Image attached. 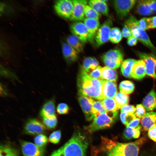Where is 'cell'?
I'll use <instances>...</instances> for the list:
<instances>
[{"label":"cell","mask_w":156,"mask_h":156,"mask_svg":"<svg viewBox=\"0 0 156 156\" xmlns=\"http://www.w3.org/2000/svg\"><path fill=\"white\" fill-rule=\"evenodd\" d=\"M125 23L130 28L133 36L153 52H156L155 47L151 42L145 31L139 27L138 21L134 16H130L125 21Z\"/></svg>","instance_id":"cell-5"},{"label":"cell","mask_w":156,"mask_h":156,"mask_svg":"<svg viewBox=\"0 0 156 156\" xmlns=\"http://www.w3.org/2000/svg\"><path fill=\"white\" fill-rule=\"evenodd\" d=\"M137 1L135 0L113 1V6L118 16L120 18L126 16L136 4Z\"/></svg>","instance_id":"cell-7"},{"label":"cell","mask_w":156,"mask_h":156,"mask_svg":"<svg viewBox=\"0 0 156 156\" xmlns=\"http://www.w3.org/2000/svg\"><path fill=\"white\" fill-rule=\"evenodd\" d=\"M61 137V132L59 130L55 131L51 133L49 138V141L53 144L58 143Z\"/></svg>","instance_id":"cell-39"},{"label":"cell","mask_w":156,"mask_h":156,"mask_svg":"<svg viewBox=\"0 0 156 156\" xmlns=\"http://www.w3.org/2000/svg\"><path fill=\"white\" fill-rule=\"evenodd\" d=\"M106 112L101 101H94L92 107L91 112L94 117Z\"/></svg>","instance_id":"cell-34"},{"label":"cell","mask_w":156,"mask_h":156,"mask_svg":"<svg viewBox=\"0 0 156 156\" xmlns=\"http://www.w3.org/2000/svg\"><path fill=\"white\" fill-rule=\"evenodd\" d=\"M101 101L107 112L118 113V109L114 98H105Z\"/></svg>","instance_id":"cell-29"},{"label":"cell","mask_w":156,"mask_h":156,"mask_svg":"<svg viewBox=\"0 0 156 156\" xmlns=\"http://www.w3.org/2000/svg\"><path fill=\"white\" fill-rule=\"evenodd\" d=\"M54 8L56 12L59 16L64 18L70 19L73 8L72 0L57 1L55 3Z\"/></svg>","instance_id":"cell-9"},{"label":"cell","mask_w":156,"mask_h":156,"mask_svg":"<svg viewBox=\"0 0 156 156\" xmlns=\"http://www.w3.org/2000/svg\"><path fill=\"white\" fill-rule=\"evenodd\" d=\"M84 23L86 26L89 33V40L90 42L94 40L95 36L100 27L99 20L91 18H85Z\"/></svg>","instance_id":"cell-18"},{"label":"cell","mask_w":156,"mask_h":156,"mask_svg":"<svg viewBox=\"0 0 156 156\" xmlns=\"http://www.w3.org/2000/svg\"><path fill=\"white\" fill-rule=\"evenodd\" d=\"M66 41L78 53L83 52L84 44L77 36L73 34L70 35L67 38Z\"/></svg>","instance_id":"cell-25"},{"label":"cell","mask_w":156,"mask_h":156,"mask_svg":"<svg viewBox=\"0 0 156 156\" xmlns=\"http://www.w3.org/2000/svg\"><path fill=\"white\" fill-rule=\"evenodd\" d=\"M99 64V62L95 58L89 57L84 60L82 67L88 73L96 69Z\"/></svg>","instance_id":"cell-27"},{"label":"cell","mask_w":156,"mask_h":156,"mask_svg":"<svg viewBox=\"0 0 156 156\" xmlns=\"http://www.w3.org/2000/svg\"><path fill=\"white\" fill-rule=\"evenodd\" d=\"M2 73H5V74L2 75H7L6 76V77L12 78H13V79H14H14H16V77L14 76V74H12L11 72L8 70L7 69L4 68L3 67H2Z\"/></svg>","instance_id":"cell-52"},{"label":"cell","mask_w":156,"mask_h":156,"mask_svg":"<svg viewBox=\"0 0 156 156\" xmlns=\"http://www.w3.org/2000/svg\"><path fill=\"white\" fill-rule=\"evenodd\" d=\"M123 58L122 52L118 49L110 50L102 57V60L106 66L114 69L120 66Z\"/></svg>","instance_id":"cell-6"},{"label":"cell","mask_w":156,"mask_h":156,"mask_svg":"<svg viewBox=\"0 0 156 156\" xmlns=\"http://www.w3.org/2000/svg\"><path fill=\"white\" fill-rule=\"evenodd\" d=\"M146 74L145 63L141 60L136 61L134 64L130 73L131 77L136 79H140Z\"/></svg>","instance_id":"cell-16"},{"label":"cell","mask_w":156,"mask_h":156,"mask_svg":"<svg viewBox=\"0 0 156 156\" xmlns=\"http://www.w3.org/2000/svg\"><path fill=\"white\" fill-rule=\"evenodd\" d=\"M118 113L106 112L96 116L92 123L85 127L90 133L110 127L117 118Z\"/></svg>","instance_id":"cell-4"},{"label":"cell","mask_w":156,"mask_h":156,"mask_svg":"<svg viewBox=\"0 0 156 156\" xmlns=\"http://www.w3.org/2000/svg\"><path fill=\"white\" fill-rule=\"evenodd\" d=\"M138 40L133 36L132 35L128 38L127 40V44L130 46H132L135 45L137 43Z\"/></svg>","instance_id":"cell-51"},{"label":"cell","mask_w":156,"mask_h":156,"mask_svg":"<svg viewBox=\"0 0 156 156\" xmlns=\"http://www.w3.org/2000/svg\"><path fill=\"white\" fill-rule=\"evenodd\" d=\"M5 146L6 156H19L18 151L15 148L9 146Z\"/></svg>","instance_id":"cell-43"},{"label":"cell","mask_w":156,"mask_h":156,"mask_svg":"<svg viewBox=\"0 0 156 156\" xmlns=\"http://www.w3.org/2000/svg\"><path fill=\"white\" fill-rule=\"evenodd\" d=\"M152 14L156 12V0H147Z\"/></svg>","instance_id":"cell-49"},{"label":"cell","mask_w":156,"mask_h":156,"mask_svg":"<svg viewBox=\"0 0 156 156\" xmlns=\"http://www.w3.org/2000/svg\"><path fill=\"white\" fill-rule=\"evenodd\" d=\"M149 29L156 28V16L148 18Z\"/></svg>","instance_id":"cell-50"},{"label":"cell","mask_w":156,"mask_h":156,"mask_svg":"<svg viewBox=\"0 0 156 156\" xmlns=\"http://www.w3.org/2000/svg\"><path fill=\"white\" fill-rule=\"evenodd\" d=\"M136 111V108L132 105H126L122 107L120 109L121 112H125L128 113L135 114Z\"/></svg>","instance_id":"cell-46"},{"label":"cell","mask_w":156,"mask_h":156,"mask_svg":"<svg viewBox=\"0 0 156 156\" xmlns=\"http://www.w3.org/2000/svg\"><path fill=\"white\" fill-rule=\"evenodd\" d=\"M138 54L145 63L146 74L156 79V56L152 54L142 52Z\"/></svg>","instance_id":"cell-10"},{"label":"cell","mask_w":156,"mask_h":156,"mask_svg":"<svg viewBox=\"0 0 156 156\" xmlns=\"http://www.w3.org/2000/svg\"><path fill=\"white\" fill-rule=\"evenodd\" d=\"M87 140L77 132L64 145L54 152L51 156H84L88 146Z\"/></svg>","instance_id":"cell-2"},{"label":"cell","mask_w":156,"mask_h":156,"mask_svg":"<svg viewBox=\"0 0 156 156\" xmlns=\"http://www.w3.org/2000/svg\"><path fill=\"white\" fill-rule=\"evenodd\" d=\"M77 84L79 94L100 101L103 99L102 79L91 77L82 66L78 74Z\"/></svg>","instance_id":"cell-1"},{"label":"cell","mask_w":156,"mask_h":156,"mask_svg":"<svg viewBox=\"0 0 156 156\" xmlns=\"http://www.w3.org/2000/svg\"><path fill=\"white\" fill-rule=\"evenodd\" d=\"M69 110L68 105L65 103H61L58 105L57 107V112L60 114H67Z\"/></svg>","instance_id":"cell-41"},{"label":"cell","mask_w":156,"mask_h":156,"mask_svg":"<svg viewBox=\"0 0 156 156\" xmlns=\"http://www.w3.org/2000/svg\"><path fill=\"white\" fill-rule=\"evenodd\" d=\"M62 51L65 59L68 62H74L78 59L79 53L67 43H62Z\"/></svg>","instance_id":"cell-19"},{"label":"cell","mask_w":156,"mask_h":156,"mask_svg":"<svg viewBox=\"0 0 156 156\" xmlns=\"http://www.w3.org/2000/svg\"><path fill=\"white\" fill-rule=\"evenodd\" d=\"M142 103L147 111H151L156 109V93L154 90L150 92L144 99Z\"/></svg>","instance_id":"cell-22"},{"label":"cell","mask_w":156,"mask_h":156,"mask_svg":"<svg viewBox=\"0 0 156 156\" xmlns=\"http://www.w3.org/2000/svg\"><path fill=\"white\" fill-rule=\"evenodd\" d=\"M121 33L122 36L126 38H128L132 35L130 28L125 23Z\"/></svg>","instance_id":"cell-47"},{"label":"cell","mask_w":156,"mask_h":156,"mask_svg":"<svg viewBox=\"0 0 156 156\" xmlns=\"http://www.w3.org/2000/svg\"><path fill=\"white\" fill-rule=\"evenodd\" d=\"M106 141L105 149L108 156H138V143L116 142L112 140Z\"/></svg>","instance_id":"cell-3"},{"label":"cell","mask_w":156,"mask_h":156,"mask_svg":"<svg viewBox=\"0 0 156 156\" xmlns=\"http://www.w3.org/2000/svg\"><path fill=\"white\" fill-rule=\"evenodd\" d=\"M46 126L39 121L34 118L29 119L24 127V131L27 134L31 135L42 134L46 130Z\"/></svg>","instance_id":"cell-14"},{"label":"cell","mask_w":156,"mask_h":156,"mask_svg":"<svg viewBox=\"0 0 156 156\" xmlns=\"http://www.w3.org/2000/svg\"><path fill=\"white\" fill-rule=\"evenodd\" d=\"M118 75L115 69L107 66L102 67L101 71V79L116 82Z\"/></svg>","instance_id":"cell-24"},{"label":"cell","mask_w":156,"mask_h":156,"mask_svg":"<svg viewBox=\"0 0 156 156\" xmlns=\"http://www.w3.org/2000/svg\"><path fill=\"white\" fill-rule=\"evenodd\" d=\"M140 129L126 127L123 132L124 136L127 140L137 138L140 136Z\"/></svg>","instance_id":"cell-32"},{"label":"cell","mask_w":156,"mask_h":156,"mask_svg":"<svg viewBox=\"0 0 156 156\" xmlns=\"http://www.w3.org/2000/svg\"><path fill=\"white\" fill-rule=\"evenodd\" d=\"M136 61L133 59H129L125 60L122 63L121 70L122 75L127 78H131L130 73L132 66Z\"/></svg>","instance_id":"cell-28"},{"label":"cell","mask_w":156,"mask_h":156,"mask_svg":"<svg viewBox=\"0 0 156 156\" xmlns=\"http://www.w3.org/2000/svg\"><path fill=\"white\" fill-rule=\"evenodd\" d=\"M146 110L142 104L137 105L136 107L135 114L136 116L139 118H142L146 115Z\"/></svg>","instance_id":"cell-40"},{"label":"cell","mask_w":156,"mask_h":156,"mask_svg":"<svg viewBox=\"0 0 156 156\" xmlns=\"http://www.w3.org/2000/svg\"><path fill=\"white\" fill-rule=\"evenodd\" d=\"M0 94L3 96H7L8 94V92L6 88L4 86L1 85V83L0 85Z\"/></svg>","instance_id":"cell-53"},{"label":"cell","mask_w":156,"mask_h":156,"mask_svg":"<svg viewBox=\"0 0 156 156\" xmlns=\"http://www.w3.org/2000/svg\"><path fill=\"white\" fill-rule=\"evenodd\" d=\"M43 124L50 129L54 128L57 123V119L56 116H53L45 117L42 118Z\"/></svg>","instance_id":"cell-36"},{"label":"cell","mask_w":156,"mask_h":156,"mask_svg":"<svg viewBox=\"0 0 156 156\" xmlns=\"http://www.w3.org/2000/svg\"><path fill=\"white\" fill-rule=\"evenodd\" d=\"M114 98L118 109L127 105L129 101V96L121 92L117 93Z\"/></svg>","instance_id":"cell-31"},{"label":"cell","mask_w":156,"mask_h":156,"mask_svg":"<svg viewBox=\"0 0 156 156\" xmlns=\"http://www.w3.org/2000/svg\"><path fill=\"white\" fill-rule=\"evenodd\" d=\"M122 35L120 29L117 27H113L111 29L109 40L113 43L119 42L122 40Z\"/></svg>","instance_id":"cell-33"},{"label":"cell","mask_w":156,"mask_h":156,"mask_svg":"<svg viewBox=\"0 0 156 156\" xmlns=\"http://www.w3.org/2000/svg\"><path fill=\"white\" fill-rule=\"evenodd\" d=\"M55 105L53 99L45 102L42 106L40 112V116L42 118L55 116Z\"/></svg>","instance_id":"cell-21"},{"label":"cell","mask_w":156,"mask_h":156,"mask_svg":"<svg viewBox=\"0 0 156 156\" xmlns=\"http://www.w3.org/2000/svg\"><path fill=\"white\" fill-rule=\"evenodd\" d=\"M134 88L133 83L131 81L128 80L122 81L119 86L120 92L126 94L132 93L133 91Z\"/></svg>","instance_id":"cell-30"},{"label":"cell","mask_w":156,"mask_h":156,"mask_svg":"<svg viewBox=\"0 0 156 156\" xmlns=\"http://www.w3.org/2000/svg\"><path fill=\"white\" fill-rule=\"evenodd\" d=\"M78 100L86 119L90 121L94 118L91 109L94 101L90 97L79 93Z\"/></svg>","instance_id":"cell-15"},{"label":"cell","mask_w":156,"mask_h":156,"mask_svg":"<svg viewBox=\"0 0 156 156\" xmlns=\"http://www.w3.org/2000/svg\"><path fill=\"white\" fill-rule=\"evenodd\" d=\"M140 118L136 117L126 126V127L140 129L141 127L140 125Z\"/></svg>","instance_id":"cell-45"},{"label":"cell","mask_w":156,"mask_h":156,"mask_svg":"<svg viewBox=\"0 0 156 156\" xmlns=\"http://www.w3.org/2000/svg\"><path fill=\"white\" fill-rule=\"evenodd\" d=\"M120 117L122 122L126 126L136 117L135 114L123 112L121 113Z\"/></svg>","instance_id":"cell-37"},{"label":"cell","mask_w":156,"mask_h":156,"mask_svg":"<svg viewBox=\"0 0 156 156\" xmlns=\"http://www.w3.org/2000/svg\"><path fill=\"white\" fill-rule=\"evenodd\" d=\"M112 25V21L108 19L100 27L94 38L97 46H100L109 40V34Z\"/></svg>","instance_id":"cell-8"},{"label":"cell","mask_w":156,"mask_h":156,"mask_svg":"<svg viewBox=\"0 0 156 156\" xmlns=\"http://www.w3.org/2000/svg\"><path fill=\"white\" fill-rule=\"evenodd\" d=\"M108 0H91L88 1L89 5L98 13L106 16L109 15V8L106 4Z\"/></svg>","instance_id":"cell-20"},{"label":"cell","mask_w":156,"mask_h":156,"mask_svg":"<svg viewBox=\"0 0 156 156\" xmlns=\"http://www.w3.org/2000/svg\"><path fill=\"white\" fill-rule=\"evenodd\" d=\"M35 144L41 147H43L46 144L48 139L44 135L40 134L38 135L34 138Z\"/></svg>","instance_id":"cell-38"},{"label":"cell","mask_w":156,"mask_h":156,"mask_svg":"<svg viewBox=\"0 0 156 156\" xmlns=\"http://www.w3.org/2000/svg\"><path fill=\"white\" fill-rule=\"evenodd\" d=\"M139 27L144 31L149 29L148 18L144 17L138 21Z\"/></svg>","instance_id":"cell-42"},{"label":"cell","mask_w":156,"mask_h":156,"mask_svg":"<svg viewBox=\"0 0 156 156\" xmlns=\"http://www.w3.org/2000/svg\"><path fill=\"white\" fill-rule=\"evenodd\" d=\"M73 8L71 16L69 19L75 22L84 20L85 18V7L88 2L86 0H72Z\"/></svg>","instance_id":"cell-11"},{"label":"cell","mask_w":156,"mask_h":156,"mask_svg":"<svg viewBox=\"0 0 156 156\" xmlns=\"http://www.w3.org/2000/svg\"><path fill=\"white\" fill-rule=\"evenodd\" d=\"M141 123L143 129L148 130L153 126L156 125V112L147 113L141 119Z\"/></svg>","instance_id":"cell-23"},{"label":"cell","mask_w":156,"mask_h":156,"mask_svg":"<svg viewBox=\"0 0 156 156\" xmlns=\"http://www.w3.org/2000/svg\"><path fill=\"white\" fill-rule=\"evenodd\" d=\"M136 4V11L139 14L147 16L152 14L147 0L137 1Z\"/></svg>","instance_id":"cell-26"},{"label":"cell","mask_w":156,"mask_h":156,"mask_svg":"<svg viewBox=\"0 0 156 156\" xmlns=\"http://www.w3.org/2000/svg\"><path fill=\"white\" fill-rule=\"evenodd\" d=\"M102 67L99 66L96 69L90 73H88L91 77L96 79H101V71Z\"/></svg>","instance_id":"cell-44"},{"label":"cell","mask_w":156,"mask_h":156,"mask_svg":"<svg viewBox=\"0 0 156 156\" xmlns=\"http://www.w3.org/2000/svg\"><path fill=\"white\" fill-rule=\"evenodd\" d=\"M148 135L151 140L156 142V125L153 126L148 130Z\"/></svg>","instance_id":"cell-48"},{"label":"cell","mask_w":156,"mask_h":156,"mask_svg":"<svg viewBox=\"0 0 156 156\" xmlns=\"http://www.w3.org/2000/svg\"><path fill=\"white\" fill-rule=\"evenodd\" d=\"M21 147L23 156H43L44 153V147L31 142L22 141Z\"/></svg>","instance_id":"cell-13"},{"label":"cell","mask_w":156,"mask_h":156,"mask_svg":"<svg viewBox=\"0 0 156 156\" xmlns=\"http://www.w3.org/2000/svg\"><path fill=\"white\" fill-rule=\"evenodd\" d=\"M85 16L86 18L94 19L99 20L101 15L96 12L89 5L85 8Z\"/></svg>","instance_id":"cell-35"},{"label":"cell","mask_w":156,"mask_h":156,"mask_svg":"<svg viewBox=\"0 0 156 156\" xmlns=\"http://www.w3.org/2000/svg\"><path fill=\"white\" fill-rule=\"evenodd\" d=\"M103 99L114 98L117 93V84L116 82L102 79Z\"/></svg>","instance_id":"cell-17"},{"label":"cell","mask_w":156,"mask_h":156,"mask_svg":"<svg viewBox=\"0 0 156 156\" xmlns=\"http://www.w3.org/2000/svg\"><path fill=\"white\" fill-rule=\"evenodd\" d=\"M70 30L72 34L77 36L84 43L89 40V33L84 23L81 21L75 22L70 26Z\"/></svg>","instance_id":"cell-12"}]
</instances>
